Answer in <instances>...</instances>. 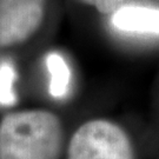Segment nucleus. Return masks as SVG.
<instances>
[{"label":"nucleus","mask_w":159,"mask_h":159,"mask_svg":"<svg viewBox=\"0 0 159 159\" xmlns=\"http://www.w3.org/2000/svg\"><path fill=\"white\" fill-rule=\"evenodd\" d=\"M63 145L61 121L51 111L13 112L0 123V159H59Z\"/></svg>","instance_id":"nucleus-1"},{"label":"nucleus","mask_w":159,"mask_h":159,"mask_svg":"<svg viewBox=\"0 0 159 159\" xmlns=\"http://www.w3.org/2000/svg\"><path fill=\"white\" fill-rule=\"evenodd\" d=\"M79 1L94 6L102 14H112L121 6L126 5L129 0H79Z\"/></svg>","instance_id":"nucleus-7"},{"label":"nucleus","mask_w":159,"mask_h":159,"mask_svg":"<svg viewBox=\"0 0 159 159\" xmlns=\"http://www.w3.org/2000/svg\"><path fill=\"white\" fill-rule=\"evenodd\" d=\"M17 78L16 70L11 63L0 65V104L12 106L16 104L17 97L14 93V81Z\"/></svg>","instance_id":"nucleus-6"},{"label":"nucleus","mask_w":159,"mask_h":159,"mask_svg":"<svg viewBox=\"0 0 159 159\" xmlns=\"http://www.w3.org/2000/svg\"><path fill=\"white\" fill-rule=\"evenodd\" d=\"M111 16V25L120 32L159 34V8L144 5H124Z\"/></svg>","instance_id":"nucleus-4"},{"label":"nucleus","mask_w":159,"mask_h":159,"mask_svg":"<svg viewBox=\"0 0 159 159\" xmlns=\"http://www.w3.org/2000/svg\"><path fill=\"white\" fill-rule=\"evenodd\" d=\"M46 66L50 73V93L54 98H64L67 94L71 71L66 60L59 53L52 52L46 58Z\"/></svg>","instance_id":"nucleus-5"},{"label":"nucleus","mask_w":159,"mask_h":159,"mask_svg":"<svg viewBox=\"0 0 159 159\" xmlns=\"http://www.w3.org/2000/svg\"><path fill=\"white\" fill-rule=\"evenodd\" d=\"M45 0H0V47L27 40L44 19Z\"/></svg>","instance_id":"nucleus-3"},{"label":"nucleus","mask_w":159,"mask_h":159,"mask_svg":"<svg viewBox=\"0 0 159 159\" xmlns=\"http://www.w3.org/2000/svg\"><path fill=\"white\" fill-rule=\"evenodd\" d=\"M67 159H134L125 131L106 119L89 120L71 137Z\"/></svg>","instance_id":"nucleus-2"}]
</instances>
